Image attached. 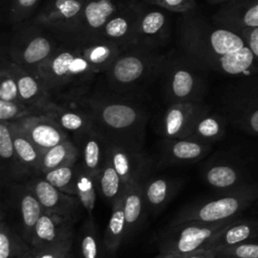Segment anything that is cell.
I'll list each match as a JSON object with an SVG mask.
<instances>
[{
	"instance_id": "10",
	"label": "cell",
	"mask_w": 258,
	"mask_h": 258,
	"mask_svg": "<svg viewBox=\"0 0 258 258\" xmlns=\"http://www.w3.org/2000/svg\"><path fill=\"white\" fill-rule=\"evenodd\" d=\"M5 187H7V198L2 199L0 214L12 210L18 220L14 228L30 244L34 227L44 213L42 207L22 181L10 183Z\"/></svg>"
},
{
	"instance_id": "40",
	"label": "cell",
	"mask_w": 258,
	"mask_h": 258,
	"mask_svg": "<svg viewBox=\"0 0 258 258\" xmlns=\"http://www.w3.org/2000/svg\"><path fill=\"white\" fill-rule=\"evenodd\" d=\"M38 115H45V113L41 109L27 105L22 101L0 100V121L16 122Z\"/></svg>"
},
{
	"instance_id": "1",
	"label": "cell",
	"mask_w": 258,
	"mask_h": 258,
	"mask_svg": "<svg viewBox=\"0 0 258 258\" xmlns=\"http://www.w3.org/2000/svg\"><path fill=\"white\" fill-rule=\"evenodd\" d=\"M76 105L84 108L106 139L144 145L148 114L135 97L108 94L87 95Z\"/></svg>"
},
{
	"instance_id": "21",
	"label": "cell",
	"mask_w": 258,
	"mask_h": 258,
	"mask_svg": "<svg viewBox=\"0 0 258 258\" xmlns=\"http://www.w3.org/2000/svg\"><path fill=\"white\" fill-rule=\"evenodd\" d=\"M216 24L240 31L258 27V0H233L222 5L213 16Z\"/></svg>"
},
{
	"instance_id": "20",
	"label": "cell",
	"mask_w": 258,
	"mask_h": 258,
	"mask_svg": "<svg viewBox=\"0 0 258 258\" xmlns=\"http://www.w3.org/2000/svg\"><path fill=\"white\" fill-rule=\"evenodd\" d=\"M16 122L42 152L70 138L69 133L48 115L31 116Z\"/></svg>"
},
{
	"instance_id": "8",
	"label": "cell",
	"mask_w": 258,
	"mask_h": 258,
	"mask_svg": "<svg viewBox=\"0 0 258 258\" xmlns=\"http://www.w3.org/2000/svg\"><path fill=\"white\" fill-rule=\"evenodd\" d=\"M238 218L217 223L185 222L169 227L158 239L159 252H172L183 256L206 248L218 233Z\"/></svg>"
},
{
	"instance_id": "25",
	"label": "cell",
	"mask_w": 258,
	"mask_h": 258,
	"mask_svg": "<svg viewBox=\"0 0 258 258\" xmlns=\"http://www.w3.org/2000/svg\"><path fill=\"white\" fill-rule=\"evenodd\" d=\"M0 159L1 187L13 182H21L28 178L18 159L9 123L6 121H0Z\"/></svg>"
},
{
	"instance_id": "44",
	"label": "cell",
	"mask_w": 258,
	"mask_h": 258,
	"mask_svg": "<svg viewBox=\"0 0 258 258\" xmlns=\"http://www.w3.org/2000/svg\"><path fill=\"white\" fill-rule=\"evenodd\" d=\"M218 256L235 258H258V238L216 251Z\"/></svg>"
},
{
	"instance_id": "6",
	"label": "cell",
	"mask_w": 258,
	"mask_h": 258,
	"mask_svg": "<svg viewBox=\"0 0 258 258\" xmlns=\"http://www.w3.org/2000/svg\"><path fill=\"white\" fill-rule=\"evenodd\" d=\"M53 34L34 21L20 25L8 46L7 58L37 73V68L57 48Z\"/></svg>"
},
{
	"instance_id": "13",
	"label": "cell",
	"mask_w": 258,
	"mask_h": 258,
	"mask_svg": "<svg viewBox=\"0 0 258 258\" xmlns=\"http://www.w3.org/2000/svg\"><path fill=\"white\" fill-rule=\"evenodd\" d=\"M166 9L144 2L131 45L159 49L169 36Z\"/></svg>"
},
{
	"instance_id": "51",
	"label": "cell",
	"mask_w": 258,
	"mask_h": 258,
	"mask_svg": "<svg viewBox=\"0 0 258 258\" xmlns=\"http://www.w3.org/2000/svg\"><path fill=\"white\" fill-rule=\"evenodd\" d=\"M126 1H129V0H126Z\"/></svg>"
},
{
	"instance_id": "48",
	"label": "cell",
	"mask_w": 258,
	"mask_h": 258,
	"mask_svg": "<svg viewBox=\"0 0 258 258\" xmlns=\"http://www.w3.org/2000/svg\"><path fill=\"white\" fill-rule=\"evenodd\" d=\"M156 258H181V256L172 252H160Z\"/></svg>"
},
{
	"instance_id": "3",
	"label": "cell",
	"mask_w": 258,
	"mask_h": 258,
	"mask_svg": "<svg viewBox=\"0 0 258 258\" xmlns=\"http://www.w3.org/2000/svg\"><path fill=\"white\" fill-rule=\"evenodd\" d=\"M180 43L189 61L211 70L220 57L247 45L240 32L216 23L210 24L191 11L186 12L182 20Z\"/></svg>"
},
{
	"instance_id": "43",
	"label": "cell",
	"mask_w": 258,
	"mask_h": 258,
	"mask_svg": "<svg viewBox=\"0 0 258 258\" xmlns=\"http://www.w3.org/2000/svg\"><path fill=\"white\" fill-rule=\"evenodd\" d=\"M72 246L73 242L42 249L30 248L22 258H73Z\"/></svg>"
},
{
	"instance_id": "46",
	"label": "cell",
	"mask_w": 258,
	"mask_h": 258,
	"mask_svg": "<svg viewBox=\"0 0 258 258\" xmlns=\"http://www.w3.org/2000/svg\"><path fill=\"white\" fill-rule=\"evenodd\" d=\"M247 46L251 49L257 63V71H258V27H251V28H243L240 31Z\"/></svg>"
},
{
	"instance_id": "11",
	"label": "cell",
	"mask_w": 258,
	"mask_h": 258,
	"mask_svg": "<svg viewBox=\"0 0 258 258\" xmlns=\"http://www.w3.org/2000/svg\"><path fill=\"white\" fill-rule=\"evenodd\" d=\"M107 140V157L126 184L143 181L149 176L151 160L143 146Z\"/></svg>"
},
{
	"instance_id": "5",
	"label": "cell",
	"mask_w": 258,
	"mask_h": 258,
	"mask_svg": "<svg viewBox=\"0 0 258 258\" xmlns=\"http://www.w3.org/2000/svg\"><path fill=\"white\" fill-rule=\"evenodd\" d=\"M258 199V182L244 186L211 200H203L184 207L168 224L173 227L185 222L217 223L238 218Z\"/></svg>"
},
{
	"instance_id": "15",
	"label": "cell",
	"mask_w": 258,
	"mask_h": 258,
	"mask_svg": "<svg viewBox=\"0 0 258 258\" xmlns=\"http://www.w3.org/2000/svg\"><path fill=\"white\" fill-rule=\"evenodd\" d=\"M143 6L142 0L127 1L105 24L100 38L116 43L121 49L130 46Z\"/></svg>"
},
{
	"instance_id": "29",
	"label": "cell",
	"mask_w": 258,
	"mask_h": 258,
	"mask_svg": "<svg viewBox=\"0 0 258 258\" xmlns=\"http://www.w3.org/2000/svg\"><path fill=\"white\" fill-rule=\"evenodd\" d=\"M18 159L28 178L41 174L42 151L30 140L18 122H8Z\"/></svg>"
},
{
	"instance_id": "42",
	"label": "cell",
	"mask_w": 258,
	"mask_h": 258,
	"mask_svg": "<svg viewBox=\"0 0 258 258\" xmlns=\"http://www.w3.org/2000/svg\"><path fill=\"white\" fill-rule=\"evenodd\" d=\"M40 0H10L8 18L12 23L18 24L25 21L35 10Z\"/></svg>"
},
{
	"instance_id": "35",
	"label": "cell",
	"mask_w": 258,
	"mask_h": 258,
	"mask_svg": "<svg viewBox=\"0 0 258 258\" xmlns=\"http://www.w3.org/2000/svg\"><path fill=\"white\" fill-rule=\"evenodd\" d=\"M78 248L81 258H106L107 252L101 239L94 217H88L78 235Z\"/></svg>"
},
{
	"instance_id": "7",
	"label": "cell",
	"mask_w": 258,
	"mask_h": 258,
	"mask_svg": "<svg viewBox=\"0 0 258 258\" xmlns=\"http://www.w3.org/2000/svg\"><path fill=\"white\" fill-rule=\"evenodd\" d=\"M126 2V0H86L78 18L56 38L61 43L72 45H80L100 38L105 24Z\"/></svg>"
},
{
	"instance_id": "9",
	"label": "cell",
	"mask_w": 258,
	"mask_h": 258,
	"mask_svg": "<svg viewBox=\"0 0 258 258\" xmlns=\"http://www.w3.org/2000/svg\"><path fill=\"white\" fill-rule=\"evenodd\" d=\"M162 75L164 76L165 98L169 105L202 102L204 85L189 63L168 56Z\"/></svg>"
},
{
	"instance_id": "49",
	"label": "cell",
	"mask_w": 258,
	"mask_h": 258,
	"mask_svg": "<svg viewBox=\"0 0 258 258\" xmlns=\"http://www.w3.org/2000/svg\"><path fill=\"white\" fill-rule=\"evenodd\" d=\"M210 3H213V4H225V3H228L230 1H233V0H208Z\"/></svg>"
},
{
	"instance_id": "18",
	"label": "cell",
	"mask_w": 258,
	"mask_h": 258,
	"mask_svg": "<svg viewBox=\"0 0 258 258\" xmlns=\"http://www.w3.org/2000/svg\"><path fill=\"white\" fill-rule=\"evenodd\" d=\"M212 149L211 144L190 138H164L158 165H183L203 159Z\"/></svg>"
},
{
	"instance_id": "38",
	"label": "cell",
	"mask_w": 258,
	"mask_h": 258,
	"mask_svg": "<svg viewBox=\"0 0 258 258\" xmlns=\"http://www.w3.org/2000/svg\"><path fill=\"white\" fill-rule=\"evenodd\" d=\"M97 181L83 165L79 162L76 178V197L79 199L82 208L87 212L88 217H93L97 200Z\"/></svg>"
},
{
	"instance_id": "31",
	"label": "cell",
	"mask_w": 258,
	"mask_h": 258,
	"mask_svg": "<svg viewBox=\"0 0 258 258\" xmlns=\"http://www.w3.org/2000/svg\"><path fill=\"white\" fill-rule=\"evenodd\" d=\"M75 46L97 75L104 74L122 50L119 45L105 38H98Z\"/></svg>"
},
{
	"instance_id": "22",
	"label": "cell",
	"mask_w": 258,
	"mask_h": 258,
	"mask_svg": "<svg viewBox=\"0 0 258 258\" xmlns=\"http://www.w3.org/2000/svg\"><path fill=\"white\" fill-rule=\"evenodd\" d=\"M10 64L17 81L20 100L27 105L41 109L46 115L48 107L54 101L46 91L38 74L24 69L11 60Z\"/></svg>"
},
{
	"instance_id": "17",
	"label": "cell",
	"mask_w": 258,
	"mask_h": 258,
	"mask_svg": "<svg viewBox=\"0 0 258 258\" xmlns=\"http://www.w3.org/2000/svg\"><path fill=\"white\" fill-rule=\"evenodd\" d=\"M85 2L86 0H48L33 21L57 37L78 18Z\"/></svg>"
},
{
	"instance_id": "27",
	"label": "cell",
	"mask_w": 258,
	"mask_h": 258,
	"mask_svg": "<svg viewBox=\"0 0 258 258\" xmlns=\"http://www.w3.org/2000/svg\"><path fill=\"white\" fill-rule=\"evenodd\" d=\"M142 183L146 208L152 215L161 212L179 188L177 179L164 176H147Z\"/></svg>"
},
{
	"instance_id": "26",
	"label": "cell",
	"mask_w": 258,
	"mask_h": 258,
	"mask_svg": "<svg viewBox=\"0 0 258 258\" xmlns=\"http://www.w3.org/2000/svg\"><path fill=\"white\" fill-rule=\"evenodd\" d=\"M143 181L133 182L127 185L123 195V208L125 216V242L132 239L143 224L147 211L144 195Z\"/></svg>"
},
{
	"instance_id": "34",
	"label": "cell",
	"mask_w": 258,
	"mask_h": 258,
	"mask_svg": "<svg viewBox=\"0 0 258 258\" xmlns=\"http://www.w3.org/2000/svg\"><path fill=\"white\" fill-rule=\"evenodd\" d=\"M80 161V151L71 138L58 143L42 153L41 174L57 167L75 164Z\"/></svg>"
},
{
	"instance_id": "12",
	"label": "cell",
	"mask_w": 258,
	"mask_h": 258,
	"mask_svg": "<svg viewBox=\"0 0 258 258\" xmlns=\"http://www.w3.org/2000/svg\"><path fill=\"white\" fill-rule=\"evenodd\" d=\"M22 182L36 197L44 213L69 217L74 220L79 217L82 206L76 196L59 190L42 175L31 176Z\"/></svg>"
},
{
	"instance_id": "37",
	"label": "cell",
	"mask_w": 258,
	"mask_h": 258,
	"mask_svg": "<svg viewBox=\"0 0 258 258\" xmlns=\"http://www.w3.org/2000/svg\"><path fill=\"white\" fill-rule=\"evenodd\" d=\"M30 244L5 219H0V258H22Z\"/></svg>"
},
{
	"instance_id": "14",
	"label": "cell",
	"mask_w": 258,
	"mask_h": 258,
	"mask_svg": "<svg viewBox=\"0 0 258 258\" xmlns=\"http://www.w3.org/2000/svg\"><path fill=\"white\" fill-rule=\"evenodd\" d=\"M209 111L203 102L170 104L160 123V134L164 138H187L199 118Z\"/></svg>"
},
{
	"instance_id": "16",
	"label": "cell",
	"mask_w": 258,
	"mask_h": 258,
	"mask_svg": "<svg viewBox=\"0 0 258 258\" xmlns=\"http://www.w3.org/2000/svg\"><path fill=\"white\" fill-rule=\"evenodd\" d=\"M75 221L69 217L43 213L34 227L31 248L42 249L73 242Z\"/></svg>"
},
{
	"instance_id": "41",
	"label": "cell",
	"mask_w": 258,
	"mask_h": 258,
	"mask_svg": "<svg viewBox=\"0 0 258 258\" xmlns=\"http://www.w3.org/2000/svg\"><path fill=\"white\" fill-rule=\"evenodd\" d=\"M0 100L21 101L15 75L11 69L10 60L2 57L0 71Z\"/></svg>"
},
{
	"instance_id": "32",
	"label": "cell",
	"mask_w": 258,
	"mask_h": 258,
	"mask_svg": "<svg viewBox=\"0 0 258 258\" xmlns=\"http://www.w3.org/2000/svg\"><path fill=\"white\" fill-rule=\"evenodd\" d=\"M111 215L105 229L103 241L108 256H114L117 250L125 242V216L123 208V197L111 207Z\"/></svg>"
},
{
	"instance_id": "30",
	"label": "cell",
	"mask_w": 258,
	"mask_h": 258,
	"mask_svg": "<svg viewBox=\"0 0 258 258\" xmlns=\"http://www.w3.org/2000/svg\"><path fill=\"white\" fill-rule=\"evenodd\" d=\"M256 238H258V220L238 218L218 233L206 248L216 252Z\"/></svg>"
},
{
	"instance_id": "4",
	"label": "cell",
	"mask_w": 258,
	"mask_h": 258,
	"mask_svg": "<svg viewBox=\"0 0 258 258\" xmlns=\"http://www.w3.org/2000/svg\"><path fill=\"white\" fill-rule=\"evenodd\" d=\"M167 57L159 49L136 45L122 49L104 73L109 92L135 97L141 89L162 75Z\"/></svg>"
},
{
	"instance_id": "24",
	"label": "cell",
	"mask_w": 258,
	"mask_h": 258,
	"mask_svg": "<svg viewBox=\"0 0 258 258\" xmlns=\"http://www.w3.org/2000/svg\"><path fill=\"white\" fill-rule=\"evenodd\" d=\"M226 111L233 125L246 133L258 135V92L234 95L229 99Z\"/></svg>"
},
{
	"instance_id": "47",
	"label": "cell",
	"mask_w": 258,
	"mask_h": 258,
	"mask_svg": "<svg viewBox=\"0 0 258 258\" xmlns=\"http://www.w3.org/2000/svg\"><path fill=\"white\" fill-rule=\"evenodd\" d=\"M217 257H218L217 253L214 250H211L208 248H202L181 256V258H217Z\"/></svg>"
},
{
	"instance_id": "39",
	"label": "cell",
	"mask_w": 258,
	"mask_h": 258,
	"mask_svg": "<svg viewBox=\"0 0 258 258\" xmlns=\"http://www.w3.org/2000/svg\"><path fill=\"white\" fill-rule=\"evenodd\" d=\"M79 162L71 165L57 167L40 175H42L49 183H51L59 190L68 195L76 196V178Z\"/></svg>"
},
{
	"instance_id": "36",
	"label": "cell",
	"mask_w": 258,
	"mask_h": 258,
	"mask_svg": "<svg viewBox=\"0 0 258 258\" xmlns=\"http://www.w3.org/2000/svg\"><path fill=\"white\" fill-rule=\"evenodd\" d=\"M225 131L226 120L222 116L208 111L199 118L191 134L187 138L212 145L224 136Z\"/></svg>"
},
{
	"instance_id": "33",
	"label": "cell",
	"mask_w": 258,
	"mask_h": 258,
	"mask_svg": "<svg viewBox=\"0 0 258 258\" xmlns=\"http://www.w3.org/2000/svg\"><path fill=\"white\" fill-rule=\"evenodd\" d=\"M96 181L98 192L102 199L111 207L123 197L124 191L128 185L116 171L108 157L106 158L103 167L98 173Z\"/></svg>"
},
{
	"instance_id": "50",
	"label": "cell",
	"mask_w": 258,
	"mask_h": 258,
	"mask_svg": "<svg viewBox=\"0 0 258 258\" xmlns=\"http://www.w3.org/2000/svg\"><path fill=\"white\" fill-rule=\"evenodd\" d=\"M217 258H235V257H230V256H218Z\"/></svg>"
},
{
	"instance_id": "23",
	"label": "cell",
	"mask_w": 258,
	"mask_h": 258,
	"mask_svg": "<svg viewBox=\"0 0 258 258\" xmlns=\"http://www.w3.org/2000/svg\"><path fill=\"white\" fill-rule=\"evenodd\" d=\"M203 177L208 185L220 194L236 190L250 182L240 166L226 160L210 162L203 171Z\"/></svg>"
},
{
	"instance_id": "19",
	"label": "cell",
	"mask_w": 258,
	"mask_h": 258,
	"mask_svg": "<svg viewBox=\"0 0 258 258\" xmlns=\"http://www.w3.org/2000/svg\"><path fill=\"white\" fill-rule=\"evenodd\" d=\"M80 151V162L95 177H97L107 158V140L103 133L93 127L73 136Z\"/></svg>"
},
{
	"instance_id": "28",
	"label": "cell",
	"mask_w": 258,
	"mask_h": 258,
	"mask_svg": "<svg viewBox=\"0 0 258 258\" xmlns=\"http://www.w3.org/2000/svg\"><path fill=\"white\" fill-rule=\"evenodd\" d=\"M46 115L55 120L58 125L73 136L95 125L93 117L76 104H59L53 102L47 109Z\"/></svg>"
},
{
	"instance_id": "2",
	"label": "cell",
	"mask_w": 258,
	"mask_h": 258,
	"mask_svg": "<svg viewBox=\"0 0 258 258\" xmlns=\"http://www.w3.org/2000/svg\"><path fill=\"white\" fill-rule=\"evenodd\" d=\"M37 74L55 103L76 104L89 94L98 76L75 45L60 43L37 68Z\"/></svg>"
},
{
	"instance_id": "45",
	"label": "cell",
	"mask_w": 258,
	"mask_h": 258,
	"mask_svg": "<svg viewBox=\"0 0 258 258\" xmlns=\"http://www.w3.org/2000/svg\"><path fill=\"white\" fill-rule=\"evenodd\" d=\"M146 3L159 6L172 12L186 13L196 7V0H142Z\"/></svg>"
}]
</instances>
